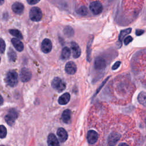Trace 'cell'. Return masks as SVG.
I'll return each instance as SVG.
<instances>
[{
	"instance_id": "obj_31",
	"label": "cell",
	"mask_w": 146,
	"mask_h": 146,
	"mask_svg": "<svg viewBox=\"0 0 146 146\" xmlns=\"http://www.w3.org/2000/svg\"><path fill=\"white\" fill-rule=\"evenodd\" d=\"M26 1L29 5H35L40 1V0H26Z\"/></svg>"
},
{
	"instance_id": "obj_36",
	"label": "cell",
	"mask_w": 146,
	"mask_h": 146,
	"mask_svg": "<svg viewBox=\"0 0 146 146\" xmlns=\"http://www.w3.org/2000/svg\"><path fill=\"white\" fill-rule=\"evenodd\" d=\"M145 124H146V118H145Z\"/></svg>"
},
{
	"instance_id": "obj_12",
	"label": "cell",
	"mask_w": 146,
	"mask_h": 146,
	"mask_svg": "<svg viewBox=\"0 0 146 146\" xmlns=\"http://www.w3.org/2000/svg\"><path fill=\"white\" fill-rule=\"evenodd\" d=\"M94 67L96 70H103L106 67V62L105 59L101 57L97 58L94 62Z\"/></svg>"
},
{
	"instance_id": "obj_24",
	"label": "cell",
	"mask_w": 146,
	"mask_h": 146,
	"mask_svg": "<svg viewBox=\"0 0 146 146\" xmlns=\"http://www.w3.org/2000/svg\"><path fill=\"white\" fill-rule=\"evenodd\" d=\"M132 29L131 28H128V29H124V30H123L120 31V34L119 35V39L120 42H121L123 40V39H124V38L127 35H128V34H129L131 31Z\"/></svg>"
},
{
	"instance_id": "obj_33",
	"label": "cell",
	"mask_w": 146,
	"mask_h": 146,
	"mask_svg": "<svg viewBox=\"0 0 146 146\" xmlns=\"http://www.w3.org/2000/svg\"><path fill=\"white\" fill-rule=\"evenodd\" d=\"M118 146H129V145H128V144H126V143H121L119 144Z\"/></svg>"
},
{
	"instance_id": "obj_25",
	"label": "cell",
	"mask_w": 146,
	"mask_h": 146,
	"mask_svg": "<svg viewBox=\"0 0 146 146\" xmlns=\"http://www.w3.org/2000/svg\"><path fill=\"white\" fill-rule=\"evenodd\" d=\"M64 34L68 37H71L74 35V29L71 26H66L63 30Z\"/></svg>"
},
{
	"instance_id": "obj_37",
	"label": "cell",
	"mask_w": 146,
	"mask_h": 146,
	"mask_svg": "<svg viewBox=\"0 0 146 146\" xmlns=\"http://www.w3.org/2000/svg\"><path fill=\"white\" fill-rule=\"evenodd\" d=\"M1 146H4V145H1Z\"/></svg>"
},
{
	"instance_id": "obj_2",
	"label": "cell",
	"mask_w": 146,
	"mask_h": 146,
	"mask_svg": "<svg viewBox=\"0 0 146 146\" xmlns=\"http://www.w3.org/2000/svg\"><path fill=\"white\" fill-rule=\"evenodd\" d=\"M52 87L59 92L64 91L66 87V83L59 77L54 78L51 82Z\"/></svg>"
},
{
	"instance_id": "obj_30",
	"label": "cell",
	"mask_w": 146,
	"mask_h": 146,
	"mask_svg": "<svg viewBox=\"0 0 146 146\" xmlns=\"http://www.w3.org/2000/svg\"><path fill=\"white\" fill-rule=\"evenodd\" d=\"M120 64H121V62H120V61H117V62H116L113 64V65L112 66V70H116V69L120 66Z\"/></svg>"
},
{
	"instance_id": "obj_14",
	"label": "cell",
	"mask_w": 146,
	"mask_h": 146,
	"mask_svg": "<svg viewBox=\"0 0 146 146\" xmlns=\"http://www.w3.org/2000/svg\"><path fill=\"white\" fill-rule=\"evenodd\" d=\"M56 134L58 136L59 141L62 143L66 141L68 138L67 132L63 128H58L56 132Z\"/></svg>"
},
{
	"instance_id": "obj_17",
	"label": "cell",
	"mask_w": 146,
	"mask_h": 146,
	"mask_svg": "<svg viewBox=\"0 0 146 146\" xmlns=\"http://www.w3.org/2000/svg\"><path fill=\"white\" fill-rule=\"evenodd\" d=\"M11 43L14 46V48L18 51H22L23 50L24 46L23 43L18 38H13L11 39Z\"/></svg>"
},
{
	"instance_id": "obj_27",
	"label": "cell",
	"mask_w": 146,
	"mask_h": 146,
	"mask_svg": "<svg viewBox=\"0 0 146 146\" xmlns=\"http://www.w3.org/2000/svg\"><path fill=\"white\" fill-rule=\"evenodd\" d=\"M0 129H1V139L5 138L7 134L6 128L3 125H1L0 127Z\"/></svg>"
},
{
	"instance_id": "obj_29",
	"label": "cell",
	"mask_w": 146,
	"mask_h": 146,
	"mask_svg": "<svg viewBox=\"0 0 146 146\" xmlns=\"http://www.w3.org/2000/svg\"><path fill=\"white\" fill-rule=\"evenodd\" d=\"M132 40H133V38H132V37L131 36H127V37L124 39V44L127 45V44H129L131 42H132Z\"/></svg>"
},
{
	"instance_id": "obj_6",
	"label": "cell",
	"mask_w": 146,
	"mask_h": 146,
	"mask_svg": "<svg viewBox=\"0 0 146 146\" xmlns=\"http://www.w3.org/2000/svg\"><path fill=\"white\" fill-rule=\"evenodd\" d=\"M121 135L117 132H112L108 137V143L110 146H114L120 140Z\"/></svg>"
},
{
	"instance_id": "obj_20",
	"label": "cell",
	"mask_w": 146,
	"mask_h": 146,
	"mask_svg": "<svg viewBox=\"0 0 146 146\" xmlns=\"http://www.w3.org/2000/svg\"><path fill=\"white\" fill-rule=\"evenodd\" d=\"M137 100L141 104L146 107V92L144 91L140 92L138 95Z\"/></svg>"
},
{
	"instance_id": "obj_3",
	"label": "cell",
	"mask_w": 146,
	"mask_h": 146,
	"mask_svg": "<svg viewBox=\"0 0 146 146\" xmlns=\"http://www.w3.org/2000/svg\"><path fill=\"white\" fill-rule=\"evenodd\" d=\"M42 12L38 7H32L29 12V17L30 19L34 22H39L42 18Z\"/></svg>"
},
{
	"instance_id": "obj_18",
	"label": "cell",
	"mask_w": 146,
	"mask_h": 146,
	"mask_svg": "<svg viewBox=\"0 0 146 146\" xmlns=\"http://www.w3.org/2000/svg\"><path fill=\"white\" fill-rule=\"evenodd\" d=\"M62 119L64 123L66 124H68L71 121V111L68 109L65 110L63 111L62 114Z\"/></svg>"
},
{
	"instance_id": "obj_21",
	"label": "cell",
	"mask_w": 146,
	"mask_h": 146,
	"mask_svg": "<svg viewBox=\"0 0 146 146\" xmlns=\"http://www.w3.org/2000/svg\"><path fill=\"white\" fill-rule=\"evenodd\" d=\"M71 55V51L70 48L67 47H64L63 48L61 52V58L63 59H67L70 58Z\"/></svg>"
},
{
	"instance_id": "obj_8",
	"label": "cell",
	"mask_w": 146,
	"mask_h": 146,
	"mask_svg": "<svg viewBox=\"0 0 146 146\" xmlns=\"http://www.w3.org/2000/svg\"><path fill=\"white\" fill-rule=\"evenodd\" d=\"M40 48H41V50L44 53L47 54L50 52L52 50L51 41L48 38H45L42 42Z\"/></svg>"
},
{
	"instance_id": "obj_4",
	"label": "cell",
	"mask_w": 146,
	"mask_h": 146,
	"mask_svg": "<svg viewBox=\"0 0 146 146\" xmlns=\"http://www.w3.org/2000/svg\"><path fill=\"white\" fill-rule=\"evenodd\" d=\"M18 117V112L16 110L11 108L9 110L8 113L5 116V119L7 124L10 126L14 124L15 120Z\"/></svg>"
},
{
	"instance_id": "obj_32",
	"label": "cell",
	"mask_w": 146,
	"mask_h": 146,
	"mask_svg": "<svg viewBox=\"0 0 146 146\" xmlns=\"http://www.w3.org/2000/svg\"><path fill=\"white\" fill-rule=\"evenodd\" d=\"M144 33V31L142 30H137L136 31V35L137 36H139V35H141L142 34Z\"/></svg>"
},
{
	"instance_id": "obj_35",
	"label": "cell",
	"mask_w": 146,
	"mask_h": 146,
	"mask_svg": "<svg viewBox=\"0 0 146 146\" xmlns=\"http://www.w3.org/2000/svg\"><path fill=\"white\" fill-rule=\"evenodd\" d=\"M4 2V0H1V5H2L3 3Z\"/></svg>"
},
{
	"instance_id": "obj_16",
	"label": "cell",
	"mask_w": 146,
	"mask_h": 146,
	"mask_svg": "<svg viewBox=\"0 0 146 146\" xmlns=\"http://www.w3.org/2000/svg\"><path fill=\"white\" fill-rule=\"evenodd\" d=\"M70 94L68 92H66L59 96L58 99V103L60 105L67 104L70 100Z\"/></svg>"
},
{
	"instance_id": "obj_5",
	"label": "cell",
	"mask_w": 146,
	"mask_h": 146,
	"mask_svg": "<svg viewBox=\"0 0 146 146\" xmlns=\"http://www.w3.org/2000/svg\"><path fill=\"white\" fill-rule=\"evenodd\" d=\"M90 9L94 14L98 15L102 12L103 8L100 2L98 1H94L90 3Z\"/></svg>"
},
{
	"instance_id": "obj_10",
	"label": "cell",
	"mask_w": 146,
	"mask_h": 146,
	"mask_svg": "<svg viewBox=\"0 0 146 146\" xmlns=\"http://www.w3.org/2000/svg\"><path fill=\"white\" fill-rule=\"evenodd\" d=\"M76 66L75 63L72 61L67 62L65 66L66 72L70 75H73L76 72Z\"/></svg>"
},
{
	"instance_id": "obj_22",
	"label": "cell",
	"mask_w": 146,
	"mask_h": 146,
	"mask_svg": "<svg viewBox=\"0 0 146 146\" xmlns=\"http://www.w3.org/2000/svg\"><path fill=\"white\" fill-rule=\"evenodd\" d=\"M9 33L11 35H12L14 36H15L19 39H23V36L21 31L17 29H10L9 30Z\"/></svg>"
},
{
	"instance_id": "obj_34",
	"label": "cell",
	"mask_w": 146,
	"mask_h": 146,
	"mask_svg": "<svg viewBox=\"0 0 146 146\" xmlns=\"http://www.w3.org/2000/svg\"><path fill=\"white\" fill-rule=\"evenodd\" d=\"M1 105L3 104V98H2V97L1 96Z\"/></svg>"
},
{
	"instance_id": "obj_23",
	"label": "cell",
	"mask_w": 146,
	"mask_h": 146,
	"mask_svg": "<svg viewBox=\"0 0 146 146\" xmlns=\"http://www.w3.org/2000/svg\"><path fill=\"white\" fill-rule=\"evenodd\" d=\"M7 55H8L9 60L10 62H14L17 59V54L11 48H9L7 52Z\"/></svg>"
},
{
	"instance_id": "obj_19",
	"label": "cell",
	"mask_w": 146,
	"mask_h": 146,
	"mask_svg": "<svg viewBox=\"0 0 146 146\" xmlns=\"http://www.w3.org/2000/svg\"><path fill=\"white\" fill-rule=\"evenodd\" d=\"M94 37L92 36V37L90 38V39L88 40L87 45V59L88 62H90L91 60V45L93 41Z\"/></svg>"
},
{
	"instance_id": "obj_11",
	"label": "cell",
	"mask_w": 146,
	"mask_h": 146,
	"mask_svg": "<svg viewBox=\"0 0 146 146\" xmlns=\"http://www.w3.org/2000/svg\"><path fill=\"white\" fill-rule=\"evenodd\" d=\"M12 10L14 13L17 14H22L24 11V5L21 2H16L12 5Z\"/></svg>"
},
{
	"instance_id": "obj_9",
	"label": "cell",
	"mask_w": 146,
	"mask_h": 146,
	"mask_svg": "<svg viewBox=\"0 0 146 146\" xmlns=\"http://www.w3.org/2000/svg\"><path fill=\"white\" fill-rule=\"evenodd\" d=\"M87 141L90 144H95L98 139V133L94 130H90L87 132Z\"/></svg>"
},
{
	"instance_id": "obj_15",
	"label": "cell",
	"mask_w": 146,
	"mask_h": 146,
	"mask_svg": "<svg viewBox=\"0 0 146 146\" xmlns=\"http://www.w3.org/2000/svg\"><path fill=\"white\" fill-rule=\"evenodd\" d=\"M48 146H60L58 140L54 133H50L47 138Z\"/></svg>"
},
{
	"instance_id": "obj_28",
	"label": "cell",
	"mask_w": 146,
	"mask_h": 146,
	"mask_svg": "<svg viewBox=\"0 0 146 146\" xmlns=\"http://www.w3.org/2000/svg\"><path fill=\"white\" fill-rule=\"evenodd\" d=\"M6 48V44L5 41L2 38L1 39V54H3L5 52Z\"/></svg>"
},
{
	"instance_id": "obj_7",
	"label": "cell",
	"mask_w": 146,
	"mask_h": 146,
	"mask_svg": "<svg viewBox=\"0 0 146 146\" xmlns=\"http://www.w3.org/2000/svg\"><path fill=\"white\" fill-rule=\"evenodd\" d=\"M31 72L27 68H23L20 72V79L23 82H27L31 78Z\"/></svg>"
},
{
	"instance_id": "obj_13",
	"label": "cell",
	"mask_w": 146,
	"mask_h": 146,
	"mask_svg": "<svg viewBox=\"0 0 146 146\" xmlns=\"http://www.w3.org/2000/svg\"><path fill=\"white\" fill-rule=\"evenodd\" d=\"M71 47L72 52V56L75 58H78L80 56L81 50L79 45L75 42L71 43Z\"/></svg>"
},
{
	"instance_id": "obj_1",
	"label": "cell",
	"mask_w": 146,
	"mask_h": 146,
	"mask_svg": "<svg viewBox=\"0 0 146 146\" xmlns=\"http://www.w3.org/2000/svg\"><path fill=\"white\" fill-rule=\"evenodd\" d=\"M6 83L10 87H15L18 84V74L17 72L13 70H9L6 75L5 77Z\"/></svg>"
},
{
	"instance_id": "obj_26",
	"label": "cell",
	"mask_w": 146,
	"mask_h": 146,
	"mask_svg": "<svg viewBox=\"0 0 146 146\" xmlns=\"http://www.w3.org/2000/svg\"><path fill=\"white\" fill-rule=\"evenodd\" d=\"M77 13L80 15H82V16H84V15H86L88 13V10H87V8L84 6H81L80 7H79L78 10H77Z\"/></svg>"
}]
</instances>
